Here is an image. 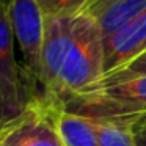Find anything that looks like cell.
<instances>
[{
    "instance_id": "obj_1",
    "label": "cell",
    "mask_w": 146,
    "mask_h": 146,
    "mask_svg": "<svg viewBox=\"0 0 146 146\" xmlns=\"http://www.w3.org/2000/svg\"><path fill=\"white\" fill-rule=\"evenodd\" d=\"M104 76V33L91 16L71 11L69 38L55 90L49 102L60 107L69 96L94 85Z\"/></svg>"
},
{
    "instance_id": "obj_2",
    "label": "cell",
    "mask_w": 146,
    "mask_h": 146,
    "mask_svg": "<svg viewBox=\"0 0 146 146\" xmlns=\"http://www.w3.org/2000/svg\"><path fill=\"white\" fill-rule=\"evenodd\" d=\"M60 108L91 119L130 121L146 113V76L94 83L64 99Z\"/></svg>"
},
{
    "instance_id": "obj_3",
    "label": "cell",
    "mask_w": 146,
    "mask_h": 146,
    "mask_svg": "<svg viewBox=\"0 0 146 146\" xmlns=\"http://www.w3.org/2000/svg\"><path fill=\"white\" fill-rule=\"evenodd\" d=\"M10 19L14 41L22 55V69L33 99H41L42 44L46 11L38 0H11Z\"/></svg>"
},
{
    "instance_id": "obj_4",
    "label": "cell",
    "mask_w": 146,
    "mask_h": 146,
    "mask_svg": "<svg viewBox=\"0 0 146 146\" xmlns=\"http://www.w3.org/2000/svg\"><path fill=\"white\" fill-rule=\"evenodd\" d=\"M60 107L36 99L0 130V146H64L58 129Z\"/></svg>"
},
{
    "instance_id": "obj_5",
    "label": "cell",
    "mask_w": 146,
    "mask_h": 146,
    "mask_svg": "<svg viewBox=\"0 0 146 146\" xmlns=\"http://www.w3.org/2000/svg\"><path fill=\"white\" fill-rule=\"evenodd\" d=\"M0 98L17 115L36 101L27 86L22 64L16 60V41L7 5L0 7Z\"/></svg>"
},
{
    "instance_id": "obj_6",
    "label": "cell",
    "mask_w": 146,
    "mask_h": 146,
    "mask_svg": "<svg viewBox=\"0 0 146 146\" xmlns=\"http://www.w3.org/2000/svg\"><path fill=\"white\" fill-rule=\"evenodd\" d=\"M143 50H146V10L115 33L104 36V76L119 69Z\"/></svg>"
},
{
    "instance_id": "obj_7",
    "label": "cell",
    "mask_w": 146,
    "mask_h": 146,
    "mask_svg": "<svg viewBox=\"0 0 146 146\" xmlns=\"http://www.w3.org/2000/svg\"><path fill=\"white\" fill-rule=\"evenodd\" d=\"M98 22L104 36L126 25L146 10V0H83L77 8Z\"/></svg>"
},
{
    "instance_id": "obj_8",
    "label": "cell",
    "mask_w": 146,
    "mask_h": 146,
    "mask_svg": "<svg viewBox=\"0 0 146 146\" xmlns=\"http://www.w3.org/2000/svg\"><path fill=\"white\" fill-rule=\"evenodd\" d=\"M58 129L64 146H101L93 121L61 110L58 111Z\"/></svg>"
},
{
    "instance_id": "obj_9",
    "label": "cell",
    "mask_w": 146,
    "mask_h": 146,
    "mask_svg": "<svg viewBox=\"0 0 146 146\" xmlns=\"http://www.w3.org/2000/svg\"><path fill=\"white\" fill-rule=\"evenodd\" d=\"M91 119V118H90ZM101 146H137L133 126L123 119H91Z\"/></svg>"
},
{
    "instance_id": "obj_10",
    "label": "cell",
    "mask_w": 146,
    "mask_h": 146,
    "mask_svg": "<svg viewBox=\"0 0 146 146\" xmlns=\"http://www.w3.org/2000/svg\"><path fill=\"white\" fill-rule=\"evenodd\" d=\"M146 76V50H143L140 55L121 66L119 69L113 71V72L104 76L101 80L96 83H108V82H119V80L126 79H133V77H143Z\"/></svg>"
},
{
    "instance_id": "obj_11",
    "label": "cell",
    "mask_w": 146,
    "mask_h": 146,
    "mask_svg": "<svg viewBox=\"0 0 146 146\" xmlns=\"http://www.w3.org/2000/svg\"><path fill=\"white\" fill-rule=\"evenodd\" d=\"M41 7L44 8L46 14L60 13V11H76L83 0H38Z\"/></svg>"
},
{
    "instance_id": "obj_12",
    "label": "cell",
    "mask_w": 146,
    "mask_h": 146,
    "mask_svg": "<svg viewBox=\"0 0 146 146\" xmlns=\"http://www.w3.org/2000/svg\"><path fill=\"white\" fill-rule=\"evenodd\" d=\"M16 116H17L16 111L11 110V108L2 101V98H0V130H2V127H3L5 124L10 123V121L13 119V118H16Z\"/></svg>"
},
{
    "instance_id": "obj_13",
    "label": "cell",
    "mask_w": 146,
    "mask_h": 146,
    "mask_svg": "<svg viewBox=\"0 0 146 146\" xmlns=\"http://www.w3.org/2000/svg\"><path fill=\"white\" fill-rule=\"evenodd\" d=\"M137 146H146V124H132Z\"/></svg>"
},
{
    "instance_id": "obj_14",
    "label": "cell",
    "mask_w": 146,
    "mask_h": 146,
    "mask_svg": "<svg viewBox=\"0 0 146 146\" xmlns=\"http://www.w3.org/2000/svg\"><path fill=\"white\" fill-rule=\"evenodd\" d=\"M123 121H124V119H123ZM127 123H130V124H146V113H145V115H141V116L133 118V119L127 121Z\"/></svg>"
},
{
    "instance_id": "obj_15",
    "label": "cell",
    "mask_w": 146,
    "mask_h": 146,
    "mask_svg": "<svg viewBox=\"0 0 146 146\" xmlns=\"http://www.w3.org/2000/svg\"><path fill=\"white\" fill-rule=\"evenodd\" d=\"M10 2H11V0H0V7H2V5H7V7H10Z\"/></svg>"
}]
</instances>
